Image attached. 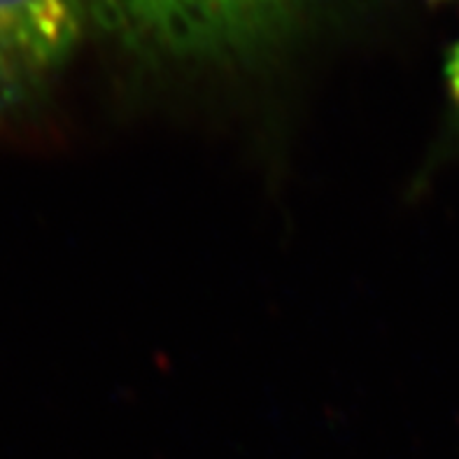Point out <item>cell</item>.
<instances>
[{
    "mask_svg": "<svg viewBox=\"0 0 459 459\" xmlns=\"http://www.w3.org/2000/svg\"><path fill=\"white\" fill-rule=\"evenodd\" d=\"M446 80H448V91L459 110V40L455 42L453 52L448 56V64H446Z\"/></svg>",
    "mask_w": 459,
    "mask_h": 459,
    "instance_id": "cell-3",
    "label": "cell"
},
{
    "mask_svg": "<svg viewBox=\"0 0 459 459\" xmlns=\"http://www.w3.org/2000/svg\"><path fill=\"white\" fill-rule=\"evenodd\" d=\"M303 0H84L108 33L143 52L224 58L278 38Z\"/></svg>",
    "mask_w": 459,
    "mask_h": 459,
    "instance_id": "cell-1",
    "label": "cell"
},
{
    "mask_svg": "<svg viewBox=\"0 0 459 459\" xmlns=\"http://www.w3.org/2000/svg\"><path fill=\"white\" fill-rule=\"evenodd\" d=\"M84 0H0V115L52 80L75 47Z\"/></svg>",
    "mask_w": 459,
    "mask_h": 459,
    "instance_id": "cell-2",
    "label": "cell"
}]
</instances>
